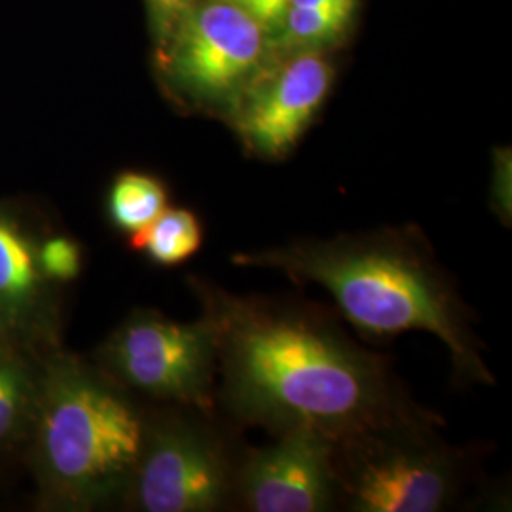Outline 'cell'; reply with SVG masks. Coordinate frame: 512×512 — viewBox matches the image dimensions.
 Segmentation results:
<instances>
[{
  "instance_id": "obj_17",
  "label": "cell",
  "mask_w": 512,
  "mask_h": 512,
  "mask_svg": "<svg viewBox=\"0 0 512 512\" xmlns=\"http://www.w3.org/2000/svg\"><path fill=\"white\" fill-rule=\"evenodd\" d=\"M236 2L243 8H247L266 27L270 37H274L281 18L285 14L287 0H236Z\"/></svg>"
},
{
  "instance_id": "obj_5",
  "label": "cell",
  "mask_w": 512,
  "mask_h": 512,
  "mask_svg": "<svg viewBox=\"0 0 512 512\" xmlns=\"http://www.w3.org/2000/svg\"><path fill=\"white\" fill-rule=\"evenodd\" d=\"M270 57L272 37L247 8L196 0L164 48V73L190 103L228 112Z\"/></svg>"
},
{
  "instance_id": "obj_3",
  "label": "cell",
  "mask_w": 512,
  "mask_h": 512,
  "mask_svg": "<svg viewBox=\"0 0 512 512\" xmlns=\"http://www.w3.org/2000/svg\"><path fill=\"white\" fill-rule=\"evenodd\" d=\"M37 459L55 499L90 509L128 490L147 423L107 378L57 357L37 384Z\"/></svg>"
},
{
  "instance_id": "obj_18",
  "label": "cell",
  "mask_w": 512,
  "mask_h": 512,
  "mask_svg": "<svg viewBox=\"0 0 512 512\" xmlns=\"http://www.w3.org/2000/svg\"><path fill=\"white\" fill-rule=\"evenodd\" d=\"M338 2H357V0H287V8H321V6H330Z\"/></svg>"
},
{
  "instance_id": "obj_10",
  "label": "cell",
  "mask_w": 512,
  "mask_h": 512,
  "mask_svg": "<svg viewBox=\"0 0 512 512\" xmlns=\"http://www.w3.org/2000/svg\"><path fill=\"white\" fill-rule=\"evenodd\" d=\"M50 281L38 264V241L0 205V338L35 329L48 308Z\"/></svg>"
},
{
  "instance_id": "obj_7",
  "label": "cell",
  "mask_w": 512,
  "mask_h": 512,
  "mask_svg": "<svg viewBox=\"0 0 512 512\" xmlns=\"http://www.w3.org/2000/svg\"><path fill=\"white\" fill-rule=\"evenodd\" d=\"M238 463L205 423L171 418L147 425L128 490L139 511L207 512L234 494Z\"/></svg>"
},
{
  "instance_id": "obj_1",
  "label": "cell",
  "mask_w": 512,
  "mask_h": 512,
  "mask_svg": "<svg viewBox=\"0 0 512 512\" xmlns=\"http://www.w3.org/2000/svg\"><path fill=\"white\" fill-rule=\"evenodd\" d=\"M217 344L222 399L236 420L338 440L401 421H442L414 403L382 355L310 304L239 296L194 281Z\"/></svg>"
},
{
  "instance_id": "obj_13",
  "label": "cell",
  "mask_w": 512,
  "mask_h": 512,
  "mask_svg": "<svg viewBox=\"0 0 512 512\" xmlns=\"http://www.w3.org/2000/svg\"><path fill=\"white\" fill-rule=\"evenodd\" d=\"M35 397L37 384L29 366L10 349L0 348V446L18 433Z\"/></svg>"
},
{
  "instance_id": "obj_11",
  "label": "cell",
  "mask_w": 512,
  "mask_h": 512,
  "mask_svg": "<svg viewBox=\"0 0 512 512\" xmlns=\"http://www.w3.org/2000/svg\"><path fill=\"white\" fill-rule=\"evenodd\" d=\"M202 222L196 213L181 207H167L145 230L129 236V247L141 251L156 264L177 266L200 251Z\"/></svg>"
},
{
  "instance_id": "obj_16",
  "label": "cell",
  "mask_w": 512,
  "mask_h": 512,
  "mask_svg": "<svg viewBox=\"0 0 512 512\" xmlns=\"http://www.w3.org/2000/svg\"><path fill=\"white\" fill-rule=\"evenodd\" d=\"M492 205L503 222L511 224V150H497L492 179Z\"/></svg>"
},
{
  "instance_id": "obj_6",
  "label": "cell",
  "mask_w": 512,
  "mask_h": 512,
  "mask_svg": "<svg viewBox=\"0 0 512 512\" xmlns=\"http://www.w3.org/2000/svg\"><path fill=\"white\" fill-rule=\"evenodd\" d=\"M101 355L116 380L154 399L196 410L213 404L217 344L203 317L179 323L139 311L110 336Z\"/></svg>"
},
{
  "instance_id": "obj_8",
  "label": "cell",
  "mask_w": 512,
  "mask_h": 512,
  "mask_svg": "<svg viewBox=\"0 0 512 512\" xmlns=\"http://www.w3.org/2000/svg\"><path fill=\"white\" fill-rule=\"evenodd\" d=\"M332 78L323 50L274 55L228 110L232 126L258 156L281 158L323 107Z\"/></svg>"
},
{
  "instance_id": "obj_15",
  "label": "cell",
  "mask_w": 512,
  "mask_h": 512,
  "mask_svg": "<svg viewBox=\"0 0 512 512\" xmlns=\"http://www.w3.org/2000/svg\"><path fill=\"white\" fill-rule=\"evenodd\" d=\"M154 37L165 48L196 0H145Z\"/></svg>"
},
{
  "instance_id": "obj_4",
  "label": "cell",
  "mask_w": 512,
  "mask_h": 512,
  "mask_svg": "<svg viewBox=\"0 0 512 512\" xmlns=\"http://www.w3.org/2000/svg\"><path fill=\"white\" fill-rule=\"evenodd\" d=\"M442 421H401L334 440L338 503L355 512H437L459 490V459Z\"/></svg>"
},
{
  "instance_id": "obj_2",
  "label": "cell",
  "mask_w": 512,
  "mask_h": 512,
  "mask_svg": "<svg viewBox=\"0 0 512 512\" xmlns=\"http://www.w3.org/2000/svg\"><path fill=\"white\" fill-rule=\"evenodd\" d=\"M232 264L275 270L294 283L321 287L370 340L429 332L446 346L461 380L494 384L471 310L416 226L296 239L272 249L236 253Z\"/></svg>"
},
{
  "instance_id": "obj_9",
  "label": "cell",
  "mask_w": 512,
  "mask_h": 512,
  "mask_svg": "<svg viewBox=\"0 0 512 512\" xmlns=\"http://www.w3.org/2000/svg\"><path fill=\"white\" fill-rule=\"evenodd\" d=\"M268 448L238 463L234 494L253 512H323L338 505L334 440L311 429H289Z\"/></svg>"
},
{
  "instance_id": "obj_12",
  "label": "cell",
  "mask_w": 512,
  "mask_h": 512,
  "mask_svg": "<svg viewBox=\"0 0 512 512\" xmlns=\"http://www.w3.org/2000/svg\"><path fill=\"white\" fill-rule=\"evenodd\" d=\"M169 203L164 183L147 173H120L107 198L109 219L116 230L133 236L158 219Z\"/></svg>"
},
{
  "instance_id": "obj_14",
  "label": "cell",
  "mask_w": 512,
  "mask_h": 512,
  "mask_svg": "<svg viewBox=\"0 0 512 512\" xmlns=\"http://www.w3.org/2000/svg\"><path fill=\"white\" fill-rule=\"evenodd\" d=\"M38 264L42 274L48 281H73L80 274L82 268V251L73 239L57 238L46 239L38 243Z\"/></svg>"
}]
</instances>
